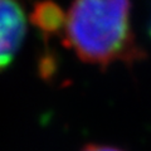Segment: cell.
I'll return each instance as SVG.
<instances>
[{
  "label": "cell",
  "instance_id": "7a4b0ae2",
  "mask_svg": "<svg viewBox=\"0 0 151 151\" xmlns=\"http://www.w3.org/2000/svg\"><path fill=\"white\" fill-rule=\"evenodd\" d=\"M25 34V17L14 0H0V70L13 62Z\"/></svg>",
  "mask_w": 151,
  "mask_h": 151
},
{
  "label": "cell",
  "instance_id": "3957f363",
  "mask_svg": "<svg viewBox=\"0 0 151 151\" xmlns=\"http://www.w3.org/2000/svg\"><path fill=\"white\" fill-rule=\"evenodd\" d=\"M30 22L44 37H52L59 34L64 30L67 15L62 8L52 0L38 1L30 14Z\"/></svg>",
  "mask_w": 151,
  "mask_h": 151
},
{
  "label": "cell",
  "instance_id": "5b68a950",
  "mask_svg": "<svg viewBox=\"0 0 151 151\" xmlns=\"http://www.w3.org/2000/svg\"><path fill=\"white\" fill-rule=\"evenodd\" d=\"M149 34L151 37V19H150V24H149Z\"/></svg>",
  "mask_w": 151,
  "mask_h": 151
},
{
  "label": "cell",
  "instance_id": "6da1fadb",
  "mask_svg": "<svg viewBox=\"0 0 151 151\" xmlns=\"http://www.w3.org/2000/svg\"><path fill=\"white\" fill-rule=\"evenodd\" d=\"M130 14V0H74L67 14L64 44L89 64H132L145 53L136 43Z\"/></svg>",
  "mask_w": 151,
  "mask_h": 151
},
{
  "label": "cell",
  "instance_id": "277c9868",
  "mask_svg": "<svg viewBox=\"0 0 151 151\" xmlns=\"http://www.w3.org/2000/svg\"><path fill=\"white\" fill-rule=\"evenodd\" d=\"M82 151H122L117 147L108 145H97V144H89L87 146H84Z\"/></svg>",
  "mask_w": 151,
  "mask_h": 151
}]
</instances>
